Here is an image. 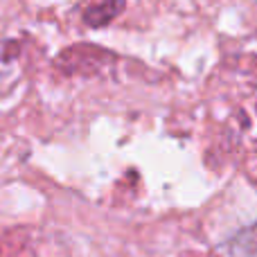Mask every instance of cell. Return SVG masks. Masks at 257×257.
<instances>
[{"instance_id": "obj_1", "label": "cell", "mask_w": 257, "mask_h": 257, "mask_svg": "<svg viewBox=\"0 0 257 257\" xmlns=\"http://www.w3.org/2000/svg\"><path fill=\"white\" fill-rule=\"evenodd\" d=\"M122 7H124V0H106V3L97 5V7H90L88 12H86V21H88L90 25L99 27V25H104V23L113 21V18L120 14Z\"/></svg>"}]
</instances>
